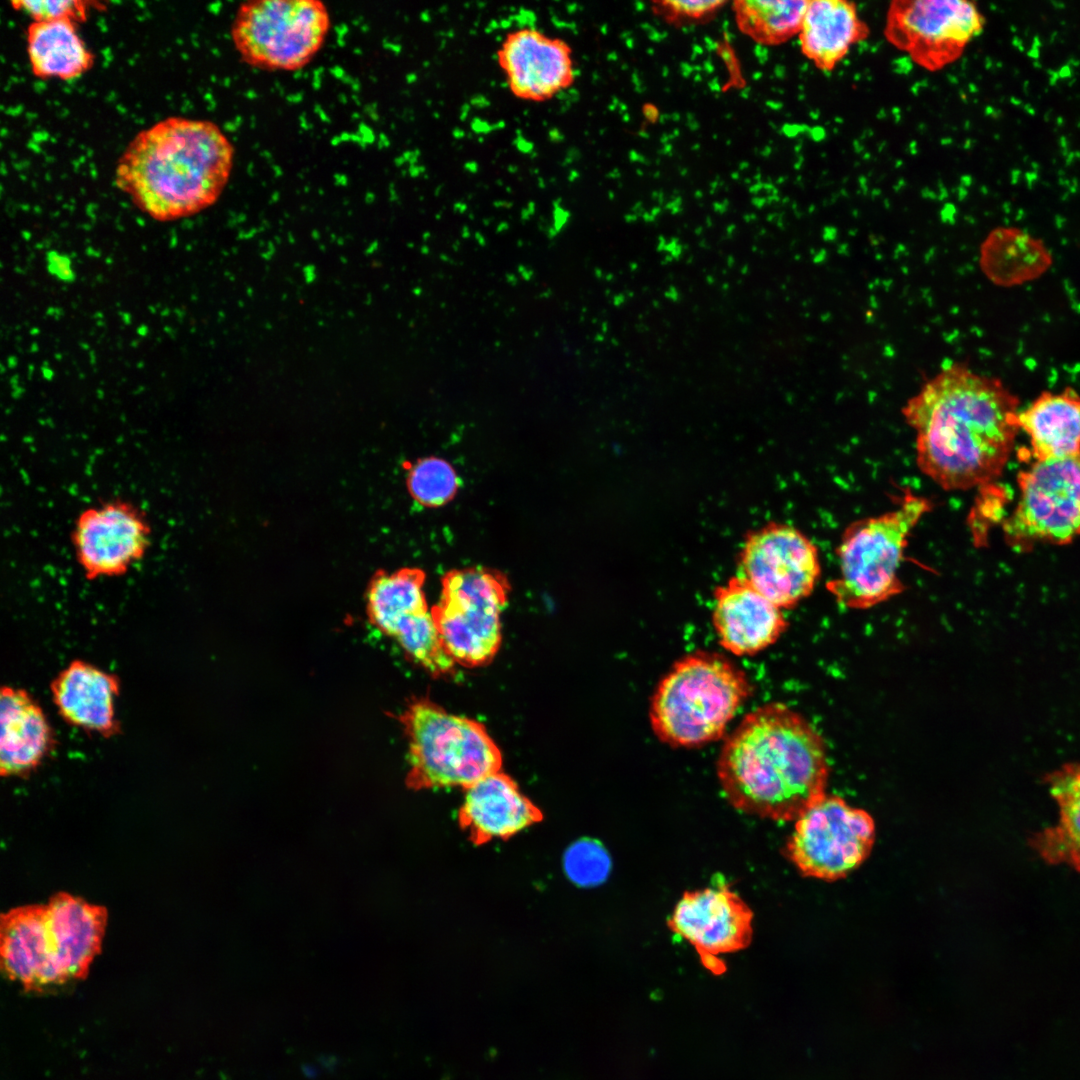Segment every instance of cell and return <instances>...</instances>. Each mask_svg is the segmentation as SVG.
<instances>
[{"mask_svg":"<svg viewBox=\"0 0 1080 1080\" xmlns=\"http://www.w3.org/2000/svg\"><path fill=\"white\" fill-rule=\"evenodd\" d=\"M738 564L740 576L781 609L808 597L821 575L815 544L799 529L780 522L749 532Z\"/></svg>","mask_w":1080,"mask_h":1080,"instance_id":"12","label":"cell"},{"mask_svg":"<svg viewBox=\"0 0 1080 1080\" xmlns=\"http://www.w3.org/2000/svg\"><path fill=\"white\" fill-rule=\"evenodd\" d=\"M76 562L89 581L118 578L147 554L151 525L146 513L122 498L83 509L71 533Z\"/></svg>","mask_w":1080,"mask_h":1080,"instance_id":"13","label":"cell"},{"mask_svg":"<svg viewBox=\"0 0 1080 1080\" xmlns=\"http://www.w3.org/2000/svg\"><path fill=\"white\" fill-rule=\"evenodd\" d=\"M120 691L116 674L82 659L72 660L50 683L53 704L64 722L107 739L121 732L116 711Z\"/></svg>","mask_w":1080,"mask_h":1080,"instance_id":"16","label":"cell"},{"mask_svg":"<svg viewBox=\"0 0 1080 1080\" xmlns=\"http://www.w3.org/2000/svg\"><path fill=\"white\" fill-rule=\"evenodd\" d=\"M499 59L512 92L521 98L546 99L573 79L567 44L536 29L511 33L501 47Z\"/></svg>","mask_w":1080,"mask_h":1080,"instance_id":"17","label":"cell"},{"mask_svg":"<svg viewBox=\"0 0 1080 1080\" xmlns=\"http://www.w3.org/2000/svg\"><path fill=\"white\" fill-rule=\"evenodd\" d=\"M644 114L647 119L653 121L657 117V110L651 105L645 106Z\"/></svg>","mask_w":1080,"mask_h":1080,"instance_id":"34","label":"cell"},{"mask_svg":"<svg viewBox=\"0 0 1080 1080\" xmlns=\"http://www.w3.org/2000/svg\"><path fill=\"white\" fill-rule=\"evenodd\" d=\"M407 487L418 504L435 508L454 498L459 478L449 462L430 456L408 465Z\"/></svg>","mask_w":1080,"mask_h":1080,"instance_id":"28","label":"cell"},{"mask_svg":"<svg viewBox=\"0 0 1080 1080\" xmlns=\"http://www.w3.org/2000/svg\"><path fill=\"white\" fill-rule=\"evenodd\" d=\"M983 24L973 2L895 0L887 8L884 35L917 66L936 72L961 57Z\"/></svg>","mask_w":1080,"mask_h":1080,"instance_id":"11","label":"cell"},{"mask_svg":"<svg viewBox=\"0 0 1080 1080\" xmlns=\"http://www.w3.org/2000/svg\"><path fill=\"white\" fill-rule=\"evenodd\" d=\"M0 955L7 976L27 988L62 983L53 961L45 904L20 906L1 915Z\"/></svg>","mask_w":1080,"mask_h":1080,"instance_id":"21","label":"cell"},{"mask_svg":"<svg viewBox=\"0 0 1080 1080\" xmlns=\"http://www.w3.org/2000/svg\"><path fill=\"white\" fill-rule=\"evenodd\" d=\"M716 771L735 809L775 821L796 820L825 795L828 779L823 739L780 703L742 719L723 743Z\"/></svg>","mask_w":1080,"mask_h":1080,"instance_id":"2","label":"cell"},{"mask_svg":"<svg viewBox=\"0 0 1080 1080\" xmlns=\"http://www.w3.org/2000/svg\"><path fill=\"white\" fill-rule=\"evenodd\" d=\"M331 26L319 0H250L240 4L231 40L242 62L266 71H296L323 47Z\"/></svg>","mask_w":1080,"mask_h":1080,"instance_id":"7","label":"cell"},{"mask_svg":"<svg viewBox=\"0 0 1080 1080\" xmlns=\"http://www.w3.org/2000/svg\"><path fill=\"white\" fill-rule=\"evenodd\" d=\"M723 1L713 0H686V1H666L663 4L669 6V8L678 14H684L688 16H700L716 7L722 5Z\"/></svg>","mask_w":1080,"mask_h":1080,"instance_id":"31","label":"cell"},{"mask_svg":"<svg viewBox=\"0 0 1080 1080\" xmlns=\"http://www.w3.org/2000/svg\"><path fill=\"white\" fill-rule=\"evenodd\" d=\"M234 147L212 121L172 116L138 132L115 168V184L154 219L213 205L229 182Z\"/></svg>","mask_w":1080,"mask_h":1080,"instance_id":"3","label":"cell"},{"mask_svg":"<svg viewBox=\"0 0 1080 1080\" xmlns=\"http://www.w3.org/2000/svg\"><path fill=\"white\" fill-rule=\"evenodd\" d=\"M874 839L875 824L866 811L824 795L796 819L786 853L802 875L833 881L862 864Z\"/></svg>","mask_w":1080,"mask_h":1080,"instance_id":"10","label":"cell"},{"mask_svg":"<svg viewBox=\"0 0 1080 1080\" xmlns=\"http://www.w3.org/2000/svg\"><path fill=\"white\" fill-rule=\"evenodd\" d=\"M45 905L53 961L61 982L85 976L101 951L107 910L66 892L55 894Z\"/></svg>","mask_w":1080,"mask_h":1080,"instance_id":"19","label":"cell"},{"mask_svg":"<svg viewBox=\"0 0 1080 1080\" xmlns=\"http://www.w3.org/2000/svg\"><path fill=\"white\" fill-rule=\"evenodd\" d=\"M1059 818L1036 832L1031 848L1048 864L1065 865L1080 872V762L1062 765L1046 776Z\"/></svg>","mask_w":1080,"mask_h":1080,"instance_id":"24","label":"cell"},{"mask_svg":"<svg viewBox=\"0 0 1080 1080\" xmlns=\"http://www.w3.org/2000/svg\"><path fill=\"white\" fill-rule=\"evenodd\" d=\"M459 823L477 845L508 839L542 820V813L501 770L464 789Z\"/></svg>","mask_w":1080,"mask_h":1080,"instance_id":"18","label":"cell"},{"mask_svg":"<svg viewBox=\"0 0 1080 1080\" xmlns=\"http://www.w3.org/2000/svg\"><path fill=\"white\" fill-rule=\"evenodd\" d=\"M394 717L407 738V783L414 789H465L501 770V751L479 721L452 714L426 697L412 698Z\"/></svg>","mask_w":1080,"mask_h":1080,"instance_id":"5","label":"cell"},{"mask_svg":"<svg viewBox=\"0 0 1080 1080\" xmlns=\"http://www.w3.org/2000/svg\"><path fill=\"white\" fill-rule=\"evenodd\" d=\"M48 263L51 273H54L61 279H71L72 271L70 262L67 258L55 253L53 256H49Z\"/></svg>","mask_w":1080,"mask_h":1080,"instance_id":"32","label":"cell"},{"mask_svg":"<svg viewBox=\"0 0 1080 1080\" xmlns=\"http://www.w3.org/2000/svg\"><path fill=\"white\" fill-rule=\"evenodd\" d=\"M71 20L32 21L26 30L31 71L41 79L71 80L86 73L94 55Z\"/></svg>","mask_w":1080,"mask_h":1080,"instance_id":"25","label":"cell"},{"mask_svg":"<svg viewBox=\"0 0 1080 1080\" xmlns=\"http://www.w3.org/2000/svg\"><path fill=\"white\" fill-rule=\"evenodd\" d=\"M509 590L504 575L486 568L452 570L443 577L440 600L431 614L443 647L456 664L480 667L496 656Z\"/></svg>","mask_w":1080,"mask_h":1080,"instance_id":"8","label":"cell"},{"mask_svg":"<svg viewBox=\"0 0 1080 1080\" xmlns=\"http://www.w3.org/2000/svg\"><path fill=\"white\" fill-rule=\"evenodd\" d=\"M424 580L425 575L419 569L405 568L377 574L367 593L370 623L391 637L402 620L428 611Z\"/></svg>","mask_w":1080,"mask_h":1080,"instance_id":"26","label":"cell"},{"mask_svg":"<svg viewBox=\"0 0 1080 1080\" xmlns=\"http://www.w3.org/2000/svg\"><path fill=\"white\" fill-rule=\"evenodd\" d=\"M720 53H721V56H722L723 60L729 66V68L731 70V73H735L736 67H735V64H734L733 53L729 49H726V48H722Z\"/></svg>","mask_w":1080,"mask_h":1080,"instance_id":"33","label":"cell"},{"mask_svg":"<svg viewBox=\"0 0 1080 1080\" xmlns=\"http://www.w3.org/2000/svg\"><path fill=\"white\" fill-rule=\"evenodd\" d=\"M808 1L752 0L738 3L745 30L766 41L784 40L799 33Z\"/></svg>","mask_w":1080,"mask_h":1080,"instance_id":"27","label":"cell"},{"mask_svg":"<svg viewBox=\"0 0 1080 1080\" xmlns=\"http://www.w3.org/2000/svg\"><path fill=\"white\" fill-rule=\"evenodd\" d=\"M753 912L729 886L719 884L686 891L667 921L669 929L689 942L702 965L716 975L726 966L719 955L747 948L753 935Z\"/></svg>","mask_w":1080,"mask_h":1080,"instance_id":"14","label":"cell"},{"mask_svg":"<svg viewBox=\"0 0 1080 1080\" xmlns=\"http://www.w3.org/2000/svg\"><path fill=\"white\" fill-rule=\"evenodd\" d=\"M712 622L719 644L737 656H751L774 644L788 627L782 609L743 577L714 590Z\"/></svg>","mask_w":1080,"mask_h":1080,"instance_id":"15","label":"cell"},{"mask_svg":"<svg viewBox=\"0 0 1080 1080\" xmlns=\"http://www.w3.org/2000/svg\"><path fill=\"white\" fill-rule=\"evenodd\" d=\"M611 860L608 852L596 840L580 839L572 843L563 855V868L568 879L580 887H593L606 880Z\"/></svg>","mask_w":1080,"mask_h":1080,"instance_id":"29","label":"cell"},{"mask_svg":"<svg viewBox=\"0 0 1080 1080\" xmlns=\"http://www.w3.org/2000/svg\"><path fill=\"white\" fill-rule=\"evenodd\" d=\"M1018 406L1000 379L960 362L942 368L902 408L916 434L918 468L947 491L995 480L1020 430Z\"/></svg>","mask_w":1080,"mask_h":1080,"instance_id":"1","label":"cell"},{"mask_svg":"<svg viewBox=\"0 0 1080 1080\" xmlns=\"http://www.w3.org/2000/svg\"><path fill=\"white\" fill-rule=\"evenodd\" d=\"M1035 461L1080 454V394L1044 391L1018 415Z\"/></svg>","mask_w":1080,"mask_h":1080,"instance_id":"23","label":"cell"},{"mask_svg":"<svg viewBox=\"0 0 1080 1080\" xmlns=\"http://www.w3.org/2000/svg\"><path fill=\"white\" fill-rule=\"evenodd\" d=\"M14 9L26 12L33 21L71 20L84 21L87 16L88 2L77 0L60 1H13Z\"/></svg>","mask_w":1080,"mask_h":1080,"instance_id":"30","label":"cell"},{"mask_svg":"<svg viewBox=\"0 0 1080 1080\" xmlns=\"http://www.w3.org/2000/svg\"><path fill=\"white\" fill-rule=\"evenodd\" d=\"M1017 485L1016 507L1003 524L1008 544L1024 550L1080 537V454L1035 461Z\"/></svg>","mask_w":1080,"mask_h":1080,"instance_id":"9","label":"cell"},{"mask_svg":"<svg viewBox=\"0 0 1080 1080\" xmlns=\"http://www.w3.org/2000/svg\"><path fill=\"white\" fill-rule=\"evenodd\" d=\"M868 34V26L854 2L813 0L808 1L806 7L799 43L803 54L827 73L833 71Z\"/></svg>","mask_w":1080,"mask_h":1080,"instance_id":"22","label":"cell"},{"mask_svg":"<svg viewBox=\"0 0 1080 1080\" xmlns=\"http://www.w3.org/2000/svg\"><path fill=\"white\" fill-rule=\"evenodd\" d=\"M0 774L26 778L54 750L56 740L42 707L25 689L5 685L0 691Z\"/></svg>","mask_w":1080,"mask_h":1080,"instance_id":"20","label":"cell"},{"mask_svg":"<svg viewBox=\"0 0 1080 1080\" xmlns=\"http://www.w3.org/2000/svg\"><path fill=\"white\" fill-rule=\"evenodd\" d=\"M745 672L716 652L696 651L676 661L659 681L649 706L655 736L671 747L718 740L750 697Z\"/></svg>","mask_w":1080,"mask_h":1080,"instance_id":"4","label":"cell"},{"mask_svg":"<svg viewBox=\"0 0 1080 1080\" xmlns=\"http://www.w3.org/2000/svg\"><path fill=\"white\" fill-rule=\"evenodd\" d=\"M932 506L907 492L895 509L846 527L836 549L839 575L826 585L840 606L867 609L904 590L899 569L908 538Z\"/></svg>","mask_w":1080,"mask_h":1080,"instance_id":"6","label":"cell"}]
</instances>
